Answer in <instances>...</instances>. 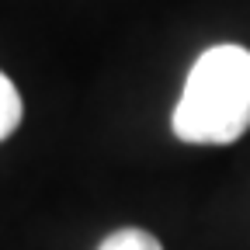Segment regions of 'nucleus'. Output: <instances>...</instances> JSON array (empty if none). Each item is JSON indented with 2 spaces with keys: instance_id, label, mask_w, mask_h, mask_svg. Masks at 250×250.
I'll use <instances>...</instances> for the list:
<instances>
[{
  "instance_id": "2",
  "label": "nucleus",
  "mask_w": 250,
  "mask_h": 250,
  "mask_svg": "<svg viewBox=\"0 0 250 250\" xmlns=\"http://www.w3.org/2000/svg\"><path fill=\"white\" fill-rule=\"evenodd\" d=\"M21 115H24V108H21L18 87L0 73V143H4L18 125H21Z\"/></svg>"
},
{
  "instance_id": "1",
  "label": "nucleus",
  "mask_w": 250,
  "mask_h": 250,
  "mask_svg": "<svg viewBox=\"0 0 250 250\" xmlns=\"http://www.w3.org/2000/svg\"><path fill=\"white\" fill-rule=\"evenodd\" d=\"M174 136L191 146H229L250 129V49L212 45L184 80Z\"/></svg>"
},
{
  "instance_id": "3",
  "label": "nucleus",
  "mask_w": 250,
  "mask_h": 250,
  "mask_svg": "<svg viewBox=\"0 0 250 250\" xmlns=\"http://www.w3.org/2000/svg\"><path fill=\"white\" fill-rule=\"evenodd\" d=\"M98 250H164L160 240L146 229H136V226H125V229H115Z\"/></svg>"
}]
</instances>
